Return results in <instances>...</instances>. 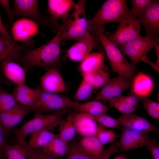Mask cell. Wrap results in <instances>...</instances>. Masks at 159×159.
Listing matches in <instances>:
<instances>
[{
    "mask_svg": "<svg viewBox=\"0 0 159 159\" xmlns=\"http://www.w3.org/2000/svg\"><path fill=\"white\" fill-rule=\"evenodd\" d=\"M61 27L56 35L51 40L36 49H28L22 53L20 63L24 68L38 67L48 69L54 68L58 62L61 53Z\"/></svg>",
    "mask_w": 159,
    "mask_h": 159,
    "instance_id": "cell-1",
    "label": "cell"
},
{
    "mask_svg": "<svg viewBox=\"0 0 159 159\" xmlns=\"http://www.w3.org/2000/svg\"><path fill=\"white\" fill-rule=\"evenodd\" d=\"M136 17L128 9L126 0H107L94 17L87 20V24L89 29L93 30L92 34L98 37L104 33L105 24Z\"/></svg>",
    "mask_w": 159,
    "mask_h": 159,
    "instance_id": "cell-2",
    "label": "cell"
},
{
    "mask_svg": "<svg viewBox=\"0 0 159 159\" xmlns=\"http://www.w3.org/2000/svg\"><path fill=\"white\" fill-rule=\"evenodd\" d=\"M68 112L67 108L57 110L47 115H34L21 127L14 130L16 142L26 146L25 138L30 134L41 130H53L59 125L62 117Z\"/></svg>",
    "mask_w": 159,
    "mask_h": 159,
    "instance_id": "cell-3",
    "label": "cell"
},
{
    "mask_svg": "<svg viewBox=\"0 0 159 159\" xmlns=\"http://www.w3.org/2000/svg\"><path fill=\"white\" fill-rule=\"evenodd\" d=\"M86 0H80L69 18L62 21L60 34L61 41L67 40L79 41L89 32L86 19L85 8Z\"/></svg>",
    "mask_w": 159,
    "mask_h": 159,
    "instance_id": "cell-4",
    "label": "cell"
},
{
    "mask_svg": "<svg viewBox=\"0 0 159 159\" xmlns=\"http://www.w3.org/2000/svg\"><path fill=\"white\" fill-rule=\"evenodd\" d=\"M109 60L112 70L119 75L132 80L137 70L135 65L129 63L117 46L103 34L98 36Z\"/></svg>",
    "mask_w": 159,
    "mask_h": 159,
    "instance_id": "cell-5",
    "label": "cell"
},
{
    "mask_svg": "<svg viewBox=\"0 0 159 159\" xmlns=\"http://www.w3.org/2000/svg\"><path fill=\"white\" fill-rule=\"evenodd\" d=\"M38 88L37 101L32 109L34 115L73 107L76 103V101L72 100L67 96L46 91L41 87Z\"/></svg>",
    "mask_w": 159,
    "mask_h": 159,
    "instance_id": "cell-6",
    "label": "cell"
},
{
    "mask_svg": "<svg viewBox=\"0 0 159 159\" xmlns=\"http://www.w3.org/2000/svg\"><path fill=\"white\" fill-rule=\"evenodd\" d=\"M14 16H21L31 20L39 25L49 27L56 34L61 28L56 25L50 17L44 16L40 13L39 1L37 0H14Z\"/></svg>",
    "mask_w": 159,
    "mask_h": 159,
    "instance_id": "cell-7",
    "label": "cell"
},
{
    "mask_svg": "<svg viewBox=\"0 0 159 159\" xmlns=\"http://www.w3.org/2000/svg\"><path fill=\"white\" fill-rule=\"evenodd\" d=\"M159 37L151 38L140 36L125 44L118 46L122 54L127 56L131 64L134 65L142 61L148 52L155 46L158 45Z\"/></svg>",
    "mask_w": 159,
    "mask_h": 159,
    "instance_id": "cell-8",
    "label": "cell"
},
{
    "mask_svg": "<svg viewBox=\"0 0 159 159\" xmlns=\"http://www.w3.org/2000/svg\"><path fill=\"white\" fill-rule=\"evenodd\" d=\"M135 18H130L120 22L116 31L113 34L104 33L108 39L116 46L125 44L140 36L141 24Z\"/></svg>",
    "mask_w": 159,
    "mask_h": 159,
    "instance_id": "cell-9",
    "label": "cell"
},
{
    "mask_svg": "<svg viewBox=\"0 0 159 159\" xmlns=\"http://www.w3.org/2000/svg\"><path fill=\"white\" fill-rule=\"evenodd\" d=\"M120 140L119 141V151H125L146 146L150 143L157 141L152 138L148 132L136 130L124 127Z\"/></svg>",
    "mask_w": 159,
    "mask_h": 159,
    "instance_id": "cell-10",
    "label": "cell"
},
{
    "mask_svg": "<svg viewBox=\"0 0 159 159\" xmlns=\"http://www.w3.org/2000/svg\"><path fill=\"white\" fill-rule=\"evenodd\" d=\"M131 80L119 75L110 79L96 94L93 100L107 102L109 100L122 95L124 90L130 88Z\"/></svg>",
    "mask_w": 159,
    "mask_h": 159,
    "instance_id": "cell-11",
    "label": "cell"
},
{
    "mask_svg": "<svg viewBox=\"0 0 159 159\" xmlns=\"http://www.w3.org/2000/svg\"><path fill=\"white\" fill-rule=\"evenodd\" d=\"M99 39L90 32L69 48L66 56L71 60L82 61L95 48L98 46Z\"/></svg>",
    "mask_w": 159,
    "mask_h": 159,
    "instance_id": "cell-12",
    "label": "cell"
},
{
    "mask_svg": "<svg viewBox=\"0 0 159 159\" xmlns=\"http://www.w3.org/2000/svg\"><path fill=\"white\" fill-rule=\"evenodd\" d=\"M146 30V37L151 38L159 37V1L155 0L147 10L138 17Z\"/></svg>",
    "mask_w": 159,
    "mask_h": 159,
    "instance_id": "cell-13",
    "label": "cell"
},
{
    "mask_svg": "<svg viewBox=\"0 0 159 159\" xmlns=\"http://www.w3.org/2000/svg\"><path fill=\"white\" fill-rule=\"evenodd\" d=\"M39 24L29 19L22 18L13 23L11 31L14 42H24L32 40L34 36L39 34Z\"/></svg>",
    "mask_w": 159,
    "mask_h": 159,
    "instance_id": "cell-14",
    "label": "cell"
},
{
    "mask_svg": "<svg viewBox=\"0 0 159 159\" xmlns=\"http://www.w3.org/2000/svg\"><path fill=\"white\" fill-rule=\"evenodd\" d=\"M0 67L4 77L10 82L16 85L25 84L24 67L13 57H7L0 60Z\"/></svg>",
    "mask_w": 159,
    "mask_h": 159,
    "instance_id": "cell-15",
    "label": "cell"
},
{
    "mask_svg": "<svg viewBox=\"0 0 159 159\" xmlns=\"http://www.w3.org/2000/svg\"><path fill=\"white\" fill-rule=\"evenodd\" d=\"M32 112L29 107L17 103L11 109L0 113V122L9 136L13 128L19 124L28 114Z\"/></svg>",
    "mask_w": 159,
    "mask_h": 159,
    "instance_id": "cell-16",
    "label": "cell"
},
{
    "mask_svg": "<svg viewBox=\"0 0 159 159\" xmlns=\"http://www.w3.org/2000/svg\"><path fill=\"white\" fill-rule=\"evenodd\" d=\"M47 12L50 15V18L57 26L61 27L62 24L57 20L61 19L62 21L67 20L70 11L74 8L76 4L72 0H49Z\"/></svg>",
    "mask_w": 159,
    "mask_h": 159,
    "instance_id": "cell-17",
    "label": "cell"
},
{
    "mask_svg": "<svg viewBox=\"0 0 159 159\" xmlns=\"http://www.w3.org/2000/svg\"><path fill=\"white\" fill-rule=\"evenodd\" d=\"M116 120L120 127L139 131L159 133L158 129L148 120L133 113L122 115Z\"/></svg>",
    "mask_w": 159,
    "mask_h": 159,
    "instance_id": "cell-18",
    "label": "cell"
},
{
    "mask_svg": "<svg viewBox=\"0 0 159 159\" xmlns=\"http://www.w3.org/2000/svg\"><path fill=\"white\" fill-rule=\"evenodd\" d=\"M31 42H27L22 44L16 43L11 36L0 33V60L7 57H11L19 62L22 52L30 48Z\"/></svg>",
    "mask_w": 159,
    "mask_h": 159,
    "instance_id": "cell-19",
    "label": "cell"
},
{
    "mask_svg": "<svg viewBox=\"0 0 159 159\" xmlns=\"http://www.w3.org/2000/svg\"><path fill=\"white\" fill-rule=\"evenodd\" d=\"M40 84L43 90L54 93L64 92L67 89L62 76L54 68L48 69L42 76Z\"/></svg>",
    "mask_w": 159,
    "mask_h": 159,
    "instance_id": "cell-20",
    "label": "cell"
},
{
    "mask_svg": "<svg viewBox=\"0 0 159 159\" xmlns=\"http://www.w3.org/2000/svg\"><path fill=\"white\" fill-rule=\"evenodd\" d=\"M154 87L152 79L148 75L140 73L135 75L131 80L130 89L133 94L142 100L147 97Z\"/></svg>",
    "mask_w": 159,
    "mask_h": 159,
    "instance_id": "cell-21",
    "label": "cell"
},
{
    "mask_svg": "<svg viewBox=\"0 0 159 159\" xmlns=\"http://www.w3.org/2000/svg\"><path fill=\"white\" fill-rule=\"evenodd\" d=\"M38 94V87L34 89L23 84L16 85L12 95L17 103L32 110L37 101Z\"/></svg>",
    "mask_w": 159,
    "mask_h": 159,
    "instance_id": "cell-22",
    "label": "cell"
},
{
    "mask_svg": "<svg viewBox=\"0 0 159 159\" xmlns=\"http://www.w3.org/2000/svg\"><path fill=\"white\" fill-rule=\"evenodd\" d=\"M73 122L76 132L82 137L97 135V123L85 114H74Z\"/></svg>",
    "mask_w": 159,
    "mask_h": 159,
    "instance_id": "cell-23",
    "label": "cell"
},
{
    "mask_svg": "<svg viewBox=\"0 0 159 159\" xmlns=\"http://www.w3.org/2000/svg\"><path fill=\"white\" fill-rule=\"evenodd\" d=\"M140 100L133 94L126 96L121 95L107 102L110 107L116 108L122 115H126L132 113L136 109Z\"/></svg>",
    "mask_w": 159,
    "mask_h": 159,
    "instance_id": "cell-24",
    "label": "cell"
},
{
    "mask_svg": "<svg viewBox=\"0 0 159 159\" xmlns=\"http://www.w3.org/2000/svg\"><path fill=\"white\" fill-rule=\"evenodd\" d=\"M105 54L103 52L90 53L80 63L79 68L82 75L104 69Z\"/></svg>",
    "mask_w": 159,
    "mask_h": 159,
    "instance_id": "cell-25",
    "label": "cell"
},
{
    "mask_svg": "<svg viewBox=\"0 0 159 159\" xmlns=\"http://www.w3.org/2000/svg\"><path fill=\"white\" fill-rule=\"evenodd\" d=\"M77 144L84 152L94 157H101L106 150L96 135L82 137Z\"/></svg>",
    "mask_w": 159,
    "mask_h": 159,
    "instance_id": "cell-26",
    "label": "cell"
},
{
    "mask_svg": "<svg viewBox=\"0 0 159 159\" xmlns=\"http://www.w3.org/2000/svg\"><path fill=\"white\" fill-rule=\"evenodd\" d=\"M73 107L75 110L91 116L106 113L109 110L108 107L104 104L96 100L84 103H79L76 101Z\"/></svg>",
    "mask_w": 159,
    "mask_h": 159,
    "instance_id": "cell-27",
    "label": "cell"
},
{
    "mask_svg": "<svg viewBox=\"0 0 159 159\" xmlns=\"http://www.w3.org/2000/svg\"><path fill=\"white\" fill-rule=\"evenodd\" d=\"M67 144L57 135L48 144L42 148V149L46 153L59 158L67 155L69 150V146Z\"/></svg>",
    "mask_w": 159,
    "mask_h": 159,
    "instance_id": "cell-28",
    "label": "cell"
},
{
    "mask_svg": "<svg viewBox=\"0 0 159 159\" xmlns=\"http://www.w3.org/2000/svg\"><path fill=\"white\" fill-rule=\"evenodd\" d=\"M57 135L47 130H41L31 134L27 146L29 148H42L52 141Z\"/></svg>",
    "mask_w": 159,
    "mask_h": 159,
    "instance_id": "cell-29",
    "label": "cell"
},
{
    "mask_svg": "<svg viewBox=\"0 0 159 159\" xmlns=\"http://www.w3.org/2000/svg\"><path fill=\"white\" fill-rule=\"evenodd\" d=\"M83 79L93 89L102 87L110 79L109 73L104 69H101L82 75Z\"/></svg>",
    "mask_w": 159,
    "mask_h": 159,
    "instance_id": "cell-30",
    "label": "cell"
},
{
    "mask_svg": "<svg viewBox=\"0 0 159 159\" xmlns=\"http://www.w3.org/2000/svg\"><path fill=\"white\" fill-rule=\"evenodd\" d=\"M74 114H69L59 124V137L68 144L75 136L76 131L73 122Z\"/></svg>",
    "mask_w": 159,
    "mask_h": 159,
    "instance_id": "cell-31",
    "label": "cell"
},
{
    "mask_svg": "<svg viewBox=\"0 0 159 159\" xmlns=\"http://www.w3.org/2000/svg\"><path fill=\"white\" fill-rule=\"evenodd\" d=\"M26 146L17 142L13 145L7 144L4 150L5 157L8 159H27L25 149Z\"/></svg>",
    "mask_w": 159,
    "mask_h": 159,
    "instance_id": "cell-32",
    "label": "cell"
},
{
    "mask_svg": "<svg viewBox=\"0 0 159 159\" xmlns=\"http://www.w3.org/2000/svg\"><path fill=\"white\" fill-rule=\"evenodd\" d=\"M94 89L92 86L83 79L74 95L76 101L88 99L91 96Z\"/></svg>",
    "mask_w": 159,
    "mask_h": 159,
    "instance_id": "cell-33",
    "label": "cell"
},
{
    "mask_svg": "<svg viewBox=\"0 0 159 159\" xmlns=\"http://www.w3.org/2000/svg\"><path fill=\"white\" fill-rule=\"evenodd\" d=\"M85 115L105 127L121 129L116 119H115L106 113L96 116Z\"/></svg>",
    "mask_w": 159,
    "mask_h": 159,
    "instance_id": "cell-34",
    "label": "cell"
},
{
    "mask_svg": "<svg viewBox=\"0 0 159 159\" xmlns=\"http://www.w3.org/2000/svg\"><path fill=\"white\" fill-rule=\"evenodd\" d=\"M96 136L103 145L113 143L117 137L114 131L107 130L105 127L101 125H99Z\"/></svg>",
    "mask_w": 159,
    "mask_h": 159,
    "instance_id": "cell-35",
    "label": "cell"
},
{
    "mask_svg": "<svg viewBox=\"0 0 159 159\" xmlns=\"http://www.w3.org/2000/svg\"><path fill=\"white\" fill-rule=\"evenodd\" d=\"M17 103L12 95L0 90V113L10 110Z\"/></svg>",
    "mask_w": 159,
    "mask_h": 159,
    "instance_id": "cell-36",
    "label": "cell"
},
{
    "mask_svg": "<svg viewBox=\"0 0 159 159\" xmlns=\"http://www.w3.org/2000/svg\"><path fill=\"white\" fill-rule=\"evenodd\" d=\"M145 110L150 117L157 122L159 121V104L147 97L142 100Z\"/></svg>",
    "mask_w": 159,
    "mask_h": 159,
    "instance_id": "cell-37",
    "label": "cell"
},
{
    "mask_svg": "<svg viewBox=\"0 0 159 159\" xmlns=\"http://www.w3.org/2000/svg\"><path fill=\"white\" fill-rule=\"evenodd\" d=\"M69 150L67 159H100L89 155L84 152L80 148L77 143H73L69 146Z\"/></svg>",
    "mask_w": 159,
    "mask_h": 159,
    "instance_id": "cell-38",
    "label": "cell"
},
{
    "mask_svg": "<svg viewBox=\"0 0 159 159\" xmlns=\"http://www.w3.org/2000/svg\"><path fill=\"white\" fill-rule=\"evenodd\" d=\"M25 149L27 159H60L46 153L41 148H29L26 145Z\"/></svg>",
    "mask_w": 159,
    "mask_h": 159,
    "instance_id": "cell-39",
    "label": "cell"
},
{
    "mask_svg": "<svg viewBox=\"0 0 159 159\" xmlns=\"http://www.w3.org/2000/svg\"><path fill=\"white\" fill-rule=\"evenodd\" d=\"M132 8L130 11L134 16L138 17L142 15L152 3L150 0H132Z\"/></svg>",
    "mask_w": 159,
    "mask_h": 159,
    "instance_id": "cell-40",
    "label": "cell"
},
{
    "mask_svg": "<svg viewBox=\"0 0 159 159\" xmlns=\"http://www.w3.org/2000/svg\"><path fill=\"white\" fill-rule=\"evenodd\" d=\"M119 141L112 144L106 150L100 159H109L112 155L119 152Z\"/></svg>",
    "mask_w": 159,
    "mask_h": 159,
    "instance_id": "cell-41",
    "label": "cell"
},
{
    "mask_svg": "<svg viewBox=\"0 0 159 159\" xmlns=\"http://www.w3.org/2000/svg\"><path fill=\"white\" fill-rule=\"evenodd\" d=\"M9 2V0H0V4L5 9L9 21L11 24H13L15 16L13 11L10 7Z\"/></svg>",
    "mask_w": 159,
    "mask_h": 159,
    "instance_id": "cell-42",
    "label": "cell"
},
{
    "mask_svg": "<svg viewBox=\"0 0 159 159\" xmlns=\"http://www.w3.org/2000/svg\"><path fill=\"white\" fill-rule=\"evenodd\" d=\"M146 147L153 159H159V145L157 141L151 143Z\"/></svg>",
    "mask_w": 159,
    "mask_h": 159,
    "instance_id": "cell-43",
    "label": "cell"
},
{
    "mask_svg": "<svg viewBox=\"0 0 159 159\" xmlns=\"http://www.w3.org/2000/svg\"><path fill=\"white\" fill-rule=\"evenodd\" d=\"M8 136L0 122V152L4 153V148L7 144Z\"/></svg>",
    "mask_w": 159,
    "mask_h": 159,
    "instance_id": "cell-44",
    "label": "cell"
},
{
    "mask_svg": "<svg viewBox=\"0 0 159 159\" xmlns=\"http://www.w3.org/2000/svg\"><path fill=\"white\" fill-rule=\"evenodd\" d=\"M0 33H2L10 37L9 34L7 32L6 28L4 26L1 17L0 15Z\"/></svg>",
    "mask_w": 159,
    "mask_h": 159,
    "instance_id": "cell-45",
    "label": "cell"
},
{
    "mask_svg": "<svg viewBox=\"0 0 159 159\" xmlns=\"http://www.w3.org/2000/svg\"><path fill=\"white\" fill-rule=\"evenodd\" d=\"M155 53L156 54V55L157 57V61L156 62V63H155V64H156V65L158 67H159V46L158 45H157L155 46Z\"/></svg>",
    "mask_w": 159,
    "mask_h": 159,
    "instance_id": "cell-46",
    "label": "cell"
},
{
    "mask_svg": "<svg viewBox=\"0 0 159 159\" xmlns=\"http://www.w3.org/2000/svg\"><path fill=\"white\" fill-rule=\"evenodd\" d=\"M114 159H127L124 155H119L116 156Z\"/></svg>",
    "mask_w": 159,
    "mask_h": 159,
    "instance_id": "cell-47",
    "label": "cell"
},
{
    "mask_svg": "<svg viewBox=\"0 0 159 159\" xmlns=\"http://www.w3.org/2000/svg\"><path fill=\"white\" fill-rule=\"evenodd\" d=\"M5 157L4 153L0 152V159H4Z\"/></svg>",
    "mask_w": 159,
    "mask_h": 159,
    "instance_id": "cell-48",
    "label": "cell"
}]
</instances>
